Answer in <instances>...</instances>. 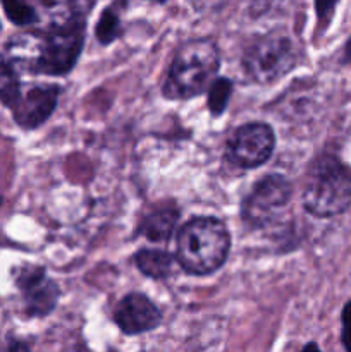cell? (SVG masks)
Listing matches in <instances>:
<instances>
[{"label": "cell", "mask_w": 351, "mask_h": 352, "mask_svg": "<svg viewBox=\"0 0 351 352\" xmlns=\"http://www.w3.org/2000/svg\"><path fill=\"white\" fill-rule=\"evenodd\" d=\"M231 237L226 226L213 217H196L178 234L176 260L193 275H209L227 260Z\"/></svg>", "instance_id": "6da1fadb"}, {"label": "cell", "mask_w": 351, "mask_h": 352, "mask_svg": "<svg viewBox=\"0 0 351 352\" xmlns=\"http://www.w3.org/2000/svg\"><path fill=\"white\" fill-rule=\"evenodd\" d=\"M219 65V48L212 40L188 41L172 60L164 93L169 98H193L215 81Z\"/></svg>", "instance_id": "7a4b0ae2"}, {"label": "cell", "mask_w": 351, "mask_h": 352, "mask_svg": "<svg viewBox=\"0 0 351 352\" xmlns=\"http://www.w3.org/2000/svg\"><path fill=\"white\" fill-rule=\"evenodd\" d=\"M351 205V177L344 165L332 155H322L308 172L303 206L320 219L341 215Z\"/></svg>", "instance_id": "3957f363"}, {"label": "cell", "mask_w": 351, "mask_h": 352, "mask_svg": "<svg viewBox=\"0 0 351 352\" xmlns=\"http://www.w3.org/2000/svg\"><path fill=\"white\" fill-rule=\"evenodd\" d=\"M17 43L33 55L26 57L28 71L45 76H64L78 62L85 45V24L67 30H50L45 36H26Z\"/></svg>", "instance_id": "277c9868"}, {"label": "cell", "mask_w": 351, "mask_h": 352, "mask_svg": "<svg viewBox=\"0 0 351 352\" xmlns=\"http://www.w3.org/2000/svg\"><path fill=\"white\" fill-rule=\"evenodd\" d=\"M298 60V48L286 33H268L255 40L243 54V69L248 78L270 85L284 78Z\"/></svg>", "instance_id": "5b68a950"}, {"label": "cell", "mask_w": 351, "mask_h": 352, "mask_svg": "<svg viewBox=\"0 0 351 352\" xmlns=\"http://www.w3.org/2000/svg\"><path fill=\"white\" fill-rule=\"evenodd\" d=\"M292 186L277 174L262 179L243 201V219L255 229H265L277 222L288 208Z\"/></svg>", "instance_id": "8992f818"}, {"label": "cell", "mask_w": 351, "mask_h": 352, "mask_svg": "<svg viewBox=\"0 0 351 352\" xmlns=\"http://www.w3.org/2000/svg\"><path fill=\"white\" fill-rule=\"evenodd\" d=\"M275 136L270 126L251 122L241 126L227 143V155L236 165L255 168L264 165L274 153Z\"/></svg>", "instance_id": "52a82bcc"}, {"label": "cell", "mask_w": 351, "mask_h": 352, "mask_svg": "<svg viewBox=\"0 0 351 352\" xmlns=\"http://www.w3.org/2000/svg\"><path fill=\"white\" fill-rule=\"evenodd\" d=\"M16 284L23 296L24 308L30 316H47L54 311L61 296L57 284L48 278L47 272L34 265H23L16 270Z\"/></svg>", "instance_id": "ba28073f"}, {"label": "cell", "mask_w": 351, "mask_h": 352, "mask_svg": "<svg viewBox=\"0 0 351 352\" xmlns=\"http://www.w3.org/2000/svg\"><path fill=\"white\" fill-rule=\"evenodd\" d=\"M58 91V86L40 85L30 88L24 95L21 93V98L12 109L16 122L24 129L41 126L57 107Z\"/></svg>", "instance_id": "9c48e42d"}, {"label": "cell", "mask_w": 351, "mask_h": 352, "mask_svg": "<svg viewBox=\"0 0 351 352\" xmlns=\"http://www.w3.org/2000/svg\"><path fill=\"white\" fill-rule=\"evenodd\" d=\"M114 318L126 336H138L157 329L162 322V313L147 296L133 292L119 302Z\"/></svg>", "instance_id": "30bf717a"}, {"label": "cell", "mask_w": 351, "mask_h": 352, "mask_svg": "<svg viewBox=\"0 0 351 352\" xmlns=\"http://www.w3.org/2000/svg\"><path fill=\"white\" fill-rule=\"evenodd\" d=\"M40 2L50 21V30H67L85 24L86 14L92 10L95 0H40Z\"/></svg>", "instance_id": "8fae6325"}, {"label": "cell", "mask_w": 351, "mask_h": 352, "mask_svg": "<svg viewBox=\"0 0 351 352\" xmlns=\"http://www.w3.org/2000/svg\"><path fill=\"white\" fill-rule=\"evenodd\" d=\"M179 212L172 206H165V208L155 210L153 213L145 219L143 226H141L140 232L147 237L151 243H165L169 237L172 236L178 223Z\"/></svg>", "instance_id": "7c38bea8"}, {"label": "cell", "mask_w": 351, "mask_h": 352, "mask_svg": "<svg viewBox=\"0 0 351 352\" xmlns=\"http://www.w3.org/2000/svg\"><path fill=\"white\" fill-rule=\"evenodd\" d=\"M138 270L150 278H165L172 274L174 256L162 250H141L134 256Z\"/></svg>", "instance_id": "4fadbf2b"}, {"label": "cell", "mask_w": 351, "mask_h": 352, "mask_svg": "<svg viewBox=\"0 0 351 352\" xmlns=\"http://www.w3.org/2000/svg\"><path fill=\"white\" fill-rule=\"evenodd\" d=\"M21 98V82L17 79L12 64L0 60V102L9 107L10 110Z\"/></svg>", "instance_id": "5bb4252c"}, {"label": "cell", "mask_w": 351, "mask_h": 352, "mask_svg": "<svg viewBox=\"0 0 351 352\" xmlns=\"http://www.w3.org/2000/svg\"><path fill=\"white\" fill-rule=\"evenodd\" d=\"M120 31V16L117 6L109 7L102 12L100 16L98 24H96V38H98L100 43L109 45L119 36Z\"/></svg>", "instance_id": "9a60e30c"}, {"label": "cell", "mask_w": 351, "mask_h": 352, "mask_svg": "<svg viewBox=\"0 0 351 352\" xmlns=\"http://www.w3.org/2000/svg\"><path fill=\"white\" fill-rule=\"evenodd\" d=\"M233 82L226 78H215L209 88V109L213 116H220L231 100Z\"/></svg>", "instance_id": "2e32d148"}, {"label": "cell", "mask_w": 351, "mask_h": 352, "mask_svg": "<svg viewBox=\"0 0 351 352\" xmlns=\"http://www.w3.org/2000/svg\"><path fill=\"white\" fill-rule=\"evenodd\" d=\"M2 6L10 23L17 24V26H28L38 19L33 7L28 6L24 0H2Z\"/></svg>", "instance_id": "e0dca14e"}, {"label": "cell", "mask_w": 351, "mask_h": 352, "mask_svg": "<svg viewBox=\"0 0 351 352\" xmlns=\"http://www.w3.org/2000/svg\"><path fill=\"white\" fill-rule=\"evenodd\" d=\"M343 344L346 352H351V301L346 302L343 308Z\"/></svg>", "instance_id": "ac0fdd59"}, {"label": "cell", "mask_w": 351, "mask_h": 352, "mask_svg": "<svg viewBox=\"0 0 351 352\" xmlns=\"http://www.w3.org/2000/svg\"><path fill=\"white\" fill-rule=\"evenodd\" d=\"M229 2L231 0H191L193 7H195L198 12H203V14L217 12V10L224 9Z\"/></svg>", "instance_id": "d6986e66"}, {"label": "cell", "mask_w": 351, "mask_h": 352, "mask_svg": "<svg viewBox=\"0 0 351 352\" xmlns=\"http://www.w3.org/2000/svg\"><path fill=\"white\" fill-rule=\"evenodd\" d=\"M337 2H339V0H315V9L320 19L322 21L329 19L330 14H332L334 9H336Z\"/></svg>", "instance_id": "ffe728a7"}, {"label": "cell", "mask_w": 351, "mask_h": 352, "mask_svg": "<svg viewBox=\"0 0 351 352\" xmlns=\"http://www.w3.org/2000/svg\"><path fill=\"white\" fill-rule=\"evenodd\" d=\"M344 62L351 64V38H350V41L346 43V48H344Z\"/></svg>", "instance_id": "44dd1931"}, {"label": "cell", "mask_w": 351, "mask_h": 352, "mask_svg": "<svg viewBox=\"0 0 351 352\" xmlns=\"http://www.w3.org/2000/svg\"><path fill=\"white\" fill-rule=\"evenodd\" d=\"M301 352H320V349H319V346H317L315 342H310V344H306L305 347H303Z\"/></svg>", "instance_id": "7402d4cb"}, {"label": "cell", "mask_w": 351, "mask_h": 352, "mask_svg": "<svg viewBox=\"0 0 351 352\" xmlns=\"http://www.w3.org/2000/svg\"><path fill=\"white\" fill-rule=\"evenodd\" d=\"M12 352H30V351H28V347L23 346V344H14Z\"/></svg>", "instance_id": "603a6c76"}, {"label": "cell", "mask_w": 351, "mask_h": 352, "mask_svg": "<svg viewBox=\"0 0 351 352\" xmlns=\"http://www.w3.org/2000/svg\"><path fill=\"white\" fill-rule=\"evenodd\" d=\"M153 2H165V0H153Z\"/></svg>", "instance_id": "cb8c5ba5"}]
</instances>
